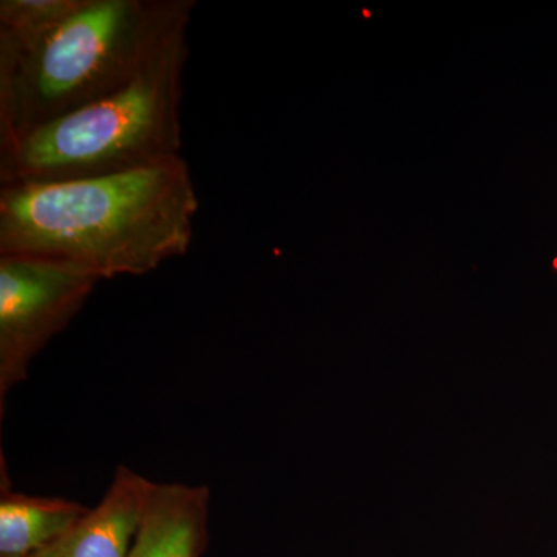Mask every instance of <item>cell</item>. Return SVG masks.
Here are the masks:
<instances>
[{"label": "cell", "mask_w": 557, "mask_h": 557, "mask_svg": "<svg viewBox=\"0 0 557 557\" xmlns=\"http://www.w3.org/2000/svg\"><path fill=\"white\" fill-rule=\"evenodd\" d=\"M199 196L183 157L58 183L0 188V256L60 260L104 281L143 276L193 245Z\"/></svg>", "instance_id": "cell-1"}, {"label": "cell", "mask_w": 557, "mask_h": 557, "mask_svg": "<svg viewBox=\"0 0 557 557\" xmlns=\"http://www.w3.org/2000/svg\"><path fill=\"white\" fill-rule=\"evenodd\" d=\"M196 0H83L50 30L0 35V148L115 94L186 35Z\"/></svg>", "instance_id": "cell-2"}, {"label": "cell", "mask_w": 557, "mask_h": 557, "mask_svg": "<svg viewBox=\"0 0 557 557\" xmlns=\"http://www.w3.org/2000/svg\"><path fill=\"white\" fill-rule=\"evenodd\" d=\"M180 36L137 79L0 148V183H58L145 170L182 156Z\"/></svg>", "instance_id": "cell-3"}, {"label": "cell", "mask_w": 557, "mask_h": 557, "mask_svg": "<svg viewBox=\"0 0 557 557\" xmlns=\"http://www.w3.org/2000/svg\"><path fill=\"white\" fill-rule=\"evenodd\" d=\"M101 278L36 256H0V409L33 359L67 327Z\"/></svg>", "instance_id": "cell-4"}, {"label": "cell", "mask_w": 557, "mask_h": 557, "mask_svg": "<svg viewBox=\"0 0 557 557\" xmlns=\"http://www.w3.org/2000/svg\"><path fill=\"white\" fill-rule=\"evenodd\" d=\"M153 483L121 465L98 507L89 509L64 537L32 557H129Z\"/></svg>", "instance_id": "cell-5"}, {"label": "cell", "mask_w": 557, "mask_h": 557, "mask_svg": "<svg viewBox=\"0 0 557 557\" xmlns=\"http://www.w3.org/2000/svg\"><path fill=\"white\" fill-rule=\"evenodd\" d=\"M209 490L153 483L129 557H200L208 541Z\"/></svg>", "instance_id": "cell-6"}, {"label": "cell", "mask_w": 557, "mask_h": 557, "mask_svg": "<svg viewBox=\"0 0 557 557\" xmlns=\"http://www.w3.org/2000/svg\"><path fill=\"white\" fill-rule=\"evenodd\" d=\"M89 512L79 502L16 493L2 478L0 557H28L51 547Z\"/></svg>", "instance_id": "cell-7"}, {"label": "cell", "mask_w": 557, "mask_h": 557, "mask_svg": "<svg viewBox=\"0 0 557 557\" xmlns=\"http://www.w3.org/2000/svg\"><path fill=\"white\" fill-rule=\"evenodd\" d=\"M83 0H2L0 35L28 38L57 27L79 9Z\"/></svg>", "instance_id": "cell-8"}, {"label": "cell", "mask_w": 557, "mask_h": 557, "mask_svg": "<svg viewBox=\"0 0 557 557\" xmlns=\"http://www.w3.org/2000/svg\"><path fill=\"white\" fill-rule=\"evenodd\" d=\"M28 557H32V556H28Z\"/></svg>", "instance_id": "cell-9"}]
</instances>
